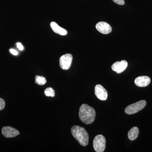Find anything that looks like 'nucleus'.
I'll use <instances>...</instances> for the list:
<instances>
[{"instance_id": "nucleus-8", "label": "nucleus", "mask_w": 152, "mask_h": 152, "mask_svg": "<svg viewBox=\"0 0 152 152\" xmlns=\"http://www.w3.org/2000/svg\"><path fill=\"white\" fill-rule=\"evenodd\" d=\"M128 62L125 60L121 61H117L113 64L112 66V70L117 73L120 74L126 69L128 66Z\"/></svg>"}, {"instance_id": "nucleus-12", "label": "nucleus", "mask_w": 152, "mask_h": 152, "mask_svg": "<svg viewBox=\"0 0 152 152\" xmlns=\"http://www.w3.org/2000/svg\"><path fill=\"white\" fill-rule=\"evenodd\" d=\"M139 130L137 127H134L131 129L128 134V138L131 141L134 140L139 135Z\"/></svg>"}, {"instance_id": "nucleus-16", "label": "nucleus", "mask_w": 152, "mask_h": 152, "mask_svg": "<svg viewBox=\"0 0 152 152\" xmlns=\"http://www.w3.org/2000/svg\"><path fill=\"white\" fill-rule=\"evenodd\" d=\"M113 1L120 5H124L125 4L124 0H113Z\"/></svg>"}, {"instance_id": "nucleus-17", "label": "nucleus", "mask_w": 152, "mask_h": 152, "mask_svg": "<svg viewBox=\"0 0 152 152\" xmlns=\"http://www.w3.org/2000/svg\"><path fill=\"white\" fill-rule=\"evenodd\" d=\"M17 46L20 50L22 51L23 50V46L22 45V44H21L20 43H18L17 44Z\"/></svg>"}, {"instance_id": "nucleus-5", "label": "nucleus", "mask_w": 152, "mask_h": 152, "mask_svg": "<svg viewBox=\"0 0 152 152\" xmlns=\"http://www.w3.org/2000/svg\"><path fill=\"white\" fill-rule=\"evenodd\" d=\"M72 59L73 56L71 54L63 55L60 58V67L65 70L69 69L70 68Z\"/></svg>"}, {"instance_id": "nucleus-13", "label": "nucleus", "mask_w": 152, "mask_h": 152, "mask_svg": "<svg viewBox=\"0 0 152 152\" xmlns=\"http://www.w3.org/2000/svg\"><path fill=\"white\" fill-rule=\"evenodd\" d=\"M47 83V80L45 77L43 76H40L36 75L35 77V83L39 85L43 86L45 84Z\"/></svg>"}, {"instance_id": "nucleus-1", "label": "nucleus", "mask_w": 152, "mask_h": 152, "mask_svg": "<svg viewBox=\"0 0 152 152\" xmlns=\"http://www.w3.org/2000/svg\"><path fill=\"white\" fill-rule=\"evenodd\" d=\"M79 115L80 119L83 123L86 124H90L94 121L96 113L94 108L84 104L80 107Z\"/></svg>"}, {"instance_id": "nucleus-2", "label": "nucleus", "mask_w": 152, "mask_h": 152, "mask_svg": "<svg viewBox=\"0 0 152 152\" xmlns=\"http://www.w3.org/2000/svg\"><path fill=\"white\" fill-rule=\"evenodd\" d=\"M71 132L74 137L81 145L86 146L88 144L89 136L84 128L79 126H74L71 129Z\"/></svg>"}, {"instance_id": "nucleus-9", "label": "nucleus", "mask_w": 152, "mask_h": 152, "mask_svg": "<svg viewBox=\"0 0 152 152\" xmlns=\"http://www.w3.org/2000/svg\"><path fill=\"white\" fill-rule=\"evenodd\" d=\"M96 28L98 31L104 34H110L112 31L111 26L106 22H99L96 25Z\"/></svg>"}, {"instance_id": "nucleus-3", "label": "nucleus", "mask_w": 152, "mask_h": 152, "mask_svg": "<svg viewBox=\"0 0 152 152\" xmlns=\"http://www.w3.org/2000/svg\"><path fill=\"white\" fill-rule=\"evenodd\" d=\"M146 104L145 101L141 100L129 105L125 109V113L128 115L136 113L142 110L145 107Z\"/></svg>"}, {"instance_id": "nucleus-4", "label": "nucleus", "mask_w": 152, "mask_h": 152, "mask_svg": "<svg viewBox=\"0 0 152 152\" xmlns=\"http://www.w3.org/2000/svg\"><path fill=\"white\" fill-rule=\"evenodd\" d=\"M106 141L105 137L102 134L95 137L93 141L94 149L96 152H103L106 148Z\"/></svg>"}, {"instance_id": "nucleus-15", "label": "nucleus", "mask_w": 152, "mask_h": 152, "mask_svg": "<svg viewBox=\"0 0 152 152\" xmlns=\"http://www.w3.org/2000/svg\"><path fill=\"white\" fill-rule=\"evenodd\" d=\"M6 102L4 100L0 97V110H3L5 107Z\"/></svg>"}, {"instance_id": "nucleus-18", "label": "nucleus", "mask_w": 152, "mask_h": 152, "mask_svg": "<svg viewBox=\"0 0 152 152\" xmlns=\"http://www.w3.org/2000/svg\"><path fill=\"white\" fill-rule=\"evenodd\" d=\"M10 52L12 54L14 55V56H17V55H18V52L16 50H14V49H10Z\"/></svg>"}, {"instance_id": "nucleus-11", "label": "nucleus", "mask_w": 152, "mask_h": 152, "mask_svg": "<svg viewBox=\"0 0 152 152\" xmlns=\"http://www.w3.org/2000/svg\"><path fill=\"white\" fill-rule=\"evenodd\" d=\"M50 25L52 29L55 33L61 36H66L68 34L67 31L65 29L61 27L56 22H52Z\"/></svg>"}, {"instance_id": "nucleus-10", "label": "nucleus", "mask_w": 152, "mask_h": 152, "mask_svg": "<svg viewBox=\"0 0 152 152\" xmlns=\"http://www.w3.org/2000/svg\"><path fill=\"white\" fill-rule=\"evenodd\" d=\"M151 82L149 77L146 76H140L136 78L134 80L136 86L140 87H146L150 84Z\"/></svg>"}, {"instance_id": "nucleus-6", "label": "nucleus", "mask_w": 152, "mask_h": 152, "mask_svg": "<svg viewBox=\"0 0 152 152\" xmlns=\"http://www.w3.org/2000/svg\"><path fill=\"white\" fill-rule=\"evenodd\" d=\"M2 134L6 138H13L19 135V131L11 126H4L2 129Z\"/></svg>"}, {"instance_id": "nucleus-14", "label": "nucleus", "mask_w": 152, "mask_h": 152, "mask_svg": "<svg viewBox=\"0 0 152 152\" xmlns=\"http://www.w3.org/2000/svg\"><path fill=\"white\" fill-rule=\"evenodd\" d=\"M44 93H45V95L48 97L51 96L52 97H53L55 96L54 90L50 87H49L46 89Z\"/></svg>"}, {"instance_id": "nucleus-7", "label": "nucleus", "mask_w": 152, "mask_h": 152, "mask_svg": "<svg viewBox=\"0 0 152 152\" xmlns=\"http://www.w3.org/2000/svg\"><path fill=\"white\" fill-rule=\"evenodd\" d=\"M95 94L98 99L105 101L107 99L108 93L105 89L101 85H97L95 88Z\"/></svg>"}]
</instances>
